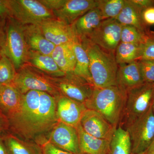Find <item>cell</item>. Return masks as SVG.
<instances>
[{"label":"cell","instance_id":"obj_1","mask_svg":"<svg viewBox=\"0 0 154 154\" xmlns=\"http://www.w3.org/2000/svg\"><path fill=\"white\" fill-rule=\"evenodd\" d=\"M8 119L15 134L25 140H35L58 122L56 99L46 92L29 91L23 94L19 110Z\"/></svg>","mask_w":154,"mask_h":154},{"label":"cell","instance_id":"obj_2","mask_svg":"<svg viewBox=\"0 0 154 154\" xmlns=\"http://www.w3.org/2000/svg\"><path fill=\"white\" fill-rule=\"evenodd\" d=\"M86 51L90 60V70L94 87L116 86L118 65L115 54L108 52L87 39L79 42Z\"/></svg>","mask_w":154,"mask_h":154},{"label":"cell","instance_id":"obj_3","mask_svg":"<svg viewBox=\"0 0 154 154\" xmlns=\"http://www.w3.org/2000/svg\"><path fill=\"white\" fill-rule=\"evenodd\" d=\"M127 93L117 86L95 87L86 102L87 109L100 113L110 124L117 127L120 123L126 102Z\"/></svg>","mask_w":154,"mask_h":154},{"label":"cell","instance_id":"obj_4","mask_svg":"<svg viewBox=\"0 0 154 154\" xmlns=\"http://www.w3.org/2000/svg\"><path fill=\"white\" fill-rule=\"evenodd\" d=\"M12 85L23 95L32 91L46 92L55 99L61 95L53 77L28 63L17 71Z\"/></svg>","mask_w":154,"mask_h":154},{"label":"cell","instance_id":"obj_5","mask_svg":"<svg viewBox=\"0 0 154 154\" xmlns=\"http://www.w3.org/2000/svg\"><path fill=\"white\" fill-rule=\"evenodd\" d=\"M154 84L144 83L127 93L126 102L119 125L125 127L152 106Z\"/></svg>","mask_w":154,"mask_h":154},{"label":"cell","instance_id":"obj_6","mask_svg":"<svg viewBox=\"0 0 154 154\" xmlns=\"http://www.w3.org/2000/svg\"><path fill=\"white\" fill-rule=\"evenodd\" d=\"M28 51L23 25L13 17L7 18L5 54L12 61L17 72L26 63Z\"/></svg>","mask_w":154,"mask_h":154},{"label":"cell","instance_id":"obj_7","mask_svg":"<svg viewBox=\"0 0 154 154\" xmlns=\"http://www.w3.org/2000/svg\"><path fill=\"white\" fill-rule=\"evenodd\" d=\"M11 17L22 25H39L49 19H56L52 11L38 0H8Z\"/></svg>","mask_w":154,"mask_h":154},{"label":"cell","instance_id":"obj_8","mask_svg":"<svg viewBox=\"0 0 154 154\" xmlns=\"http://www.w3.org/2000/svg\"><path fill=\"white\" fill-rule=\"evenodd\" d=\"M132 154H144L154 138V113L152 107L146 112L127 125Z\"/></svg>","mask_w":154,"mask_h":154},{"label":"cell","instance_id":"obj_9","mask_svg":"<svg viewBox=\"0 0 154 154\" xmlns=\"http://www.w3.org/2000/svg\"><path fill=\"white\" fill-rule=\"evenodd\" d=\"M53 78L62 95L85 105L91 98L95 88L73 72L62 77Z\"/></svg>","mask_w":154,"mask_h":154},{"label":"cell","instance_id":"obj_10","mask_svg":"<svg viewBox=\"0 0 154 154\" xmlns=\"http://www.w3.org/2000/svg\"><path fill=\"white\" fill-rule=\"evenodd\" d=\"M122 28V25L115 19H104L88 38L85 39L106 51L115 54L116 49L121 42Z\"/></svg>","mask_w":154,"mask_h":154},{"label":"cell","instance_id":"obj_11","mask_svg":"<svg viewBox=\"0 0 154 154\" xmlns=\"http://www.w3.org/2000/svg\"><path fill=\"white\" fill-rule=\"evenodd\" d=\"M49 132L47 138L54 145L73 154H83L77 128L58 122Z\"/></svg>","mask_w":154,"mask_h":154},{"label":"cell","instance_id":"obj_12","mask_svg":"<svg viewBox=\"0 0 154 154\" xmlns=\"http://www.w3.org/2000/svg\"><path fill=\"white\" fill-rule=\"evenodd\" d=\"M83 130L91 136L110 140L117 127L110 124L100 113L87 109L83 113L80 122Z\"/></svg>","mask_w":154,"mask_h":154},{"label":"cell","instance_id":"obj_13","mask_svg":"<svg viewBox=\"0 0 154 154\" xmlns=\"http://www.w3.org/2000/svg\"><path fill=\"white\" fill-rule=\"evenodd\" d=\"M38 25L45 38L55 46L73 44L78 41L71 25L60 20L49 19Z\"/></svg>","mask_w":154,"mask_h":154},{"label":"cell","instance_id":"obj_14","mask_svg":"<svg viewBox=\"0 0 154 154\" xmlns=\"http://www.w3.org/2000/svg\"><path fill=\"white\" fill-rule=\"evenodd\" d=\"M56 99L59 122L77 128L80 124L83 113L87 109L85 105L62 94Z\"/></svg>","mask_w":154,"mask_h":154},{"label":"cell","instance_id":"obj_15","mask_svg":"<svg viewBox=\"0 0 154 154\" xmlns=\"http://www.w3.org/2000/svg\"><path fill=\"white\" fill-rule=\"evenodd\" d=\"M96 7V0H66L61 8L53 13L56 19L71 25Z\"/></svg>","mask_w":154,"mask_h":154},{"label":"cell","instance_id":"obj_16","mask_svg":"<svg viewBox=\"0 0 154 154\" xmlns=\"http://www.w3.org/2000/svg\"><path fill=\"white\" fill-rule=\"evenodd\" d=\"M23 29L29 50L51 55L56 46L45 38L39 25H23Z\"/></svg>","mask_w":154,"mask_h":154},{"label":"cell","instance_id":"obj_17","mask_svg":"<svg viewBox=\"0 0 154 154\" xmlns=\"http://www.w3.org/2000/svg\"><path fill=\"white\" fill-rule=\"evenodd\" d=\"M145 83L138 61L119 66L116 75V86L127 93Z\"/></svg>","mask_w":154,"mask_h":154},{"label":"cell","instance_id":"obj_18","mask_svg":"<svg viewBox=\"0 0 154 154\" xmlns=\"http://www.w3.org/2000/svg\"><path fill=\"white\" fill-rule=\"evenodd\" d=\"M104 19L97 8L77 19L71 26L78 42L88 38Z\"/></svg>","mask_w":154,"mask_h":154},{"label":"cell","instance_id":"obj_19","mask_svg":"<svg viewBox=\"0 0 154 154\" xmlns=\"http://www.w3.org/2000/svg\"><path fill=\"white\" fill-rule=\"evenodd\" d=\"M22 96L23 94L12 84L2 85L0 91V110L8 119L19 110Z\"/></svg>","mask_w":154,"mask_h":154},{"label":"cell","instance_id":"obj_20","mask_svg":"<svg viewBox=\"0 0 154 154\" xmlns=\"http://www.w3.org/2000/svg\"><path fill=\"white\" fill-rule=\"evenodd\" d=\"M81 151L83 154H108L110 140L94 137L88 134L81 125L77 127Z\"/></svg>","mask_w":154,"mask_h":154},{"label":"cell","instance_id":"obj_21","mask_svg":"<svg viewBox=\"0 0 154 154\" xmlns=\"http://www.w3.org/2000/svg\"><path fill=\"white\" fill-rule=\"evenodd\" d=\"M26 63L51 77H62L66 74L61 70L51 55L29 50Z\"/></svg>","mask_w":154,"mask_h":154},{"label":"cell","instance_id":"obj_22","mask_svg":"<svg viewBox=\"0 0 154 154\" xmlns=\"http://www.w3.org/2000/svg\"><path fill=\"white\" fill-rule=\"evenodd\" d=\"M142 11L130 2L125 0L124 7L116 18L122 25H130L137 28L143 34L147 35L146 25L143 21Z\"/></svg>","mask_w":154,"mask_h":154},{"label":"cell","instance_id":"obj_23","mask_svg":"<svg viewBox=\"0 0 154 154\" xmlns=\"http://www.w3.org/2000/svg\"><path fill=\"white\" fill-rule=\"evenodd\" d=\"M73 44L56 46L51 56L61 70L65 74L73 72L76 64V57Z\"/></svg>","mask_w":154,"mask_h":154},{"label":"cell","instance_id":"obj_24","mask_svg":"<svg viewBox=\"0 0 154 154\" xmlns=\"http://www.w3.org/2000/svg\"><path fill=\"white\" fill-rule=\"evenodd\" d=\"M2 137L10 154H41L40 147L36 143L21 139L11 134Z\"/></svg>","mask_w":154,"mask_h":154},{"label":"cell","instance_id":"obj_25","mask_svg":"<svg viewBox=\"0 0 154 154\" xmlns=\"http://www.w3.org/2000/svg\"><path fill=\"white\" fill-rule=\"evenodd\" d=\"M108 154H132L129 135L127 131L120 125H119L113 132Z\"/></svg>","mask_w":154,"mask_h":154},{"label":"cell","instance_id":"obj_26","mask_svg":"<svg viewBox=\"0 0 154 154\" xmlns=\"http://www.w3.org/2000/svg\"><path fill=\"white\" fill-rule=\"evenodd\" d=\"M141 52V44L120 42L115 52L116 60L118 66L139 60Z\"/></svg>","mask_w":154,"mask_h":154},{"label":"cell","instance_id":"obj_27","mask_svg":"<svg viewBox=\"0 0 154 154\" xmlns=\"http://www.w3.org/2000/svg\"><path fill=\"white\" fill-rule=\"evenodd\" d=\"M73 47L76 57L73 72L94 86L90 72V60L86 51L78 41L74 43Z\"/></svg>","mask_w":154,"mask_h":154},{"label":"cell","instance_id":"obj_28","mask_svg":"<svg viewBox=\"0 0 154 154\" xmlns=\"http://www.w3.org/2000/svg\"><path fill=\"white\" fill-rule=\"evenodd\" d=\"M97 7L104 19H116L123 8L125 0H96Z\"/></svg>","mask_w":154,"mask_h":154},{"label":"cell","instance_id":"obj_29","mask_svg":"<svg viewBox=\"0 0 154 154\" xmlns=\"http://www.w3.org/2000/svg\"><path fill=\"white\" fill-rule=\"evenodd\" d=\"M17 74L14 63L7 56L0 58V84L2 85L13 84Z\"/></svg>","mask_w":154,"mask_h":154},{"label":"cell","instance_id":"obj_30","mask_svg":"<svg viewBox=\"0 0 154 154\" xmlns=\"http://www.w3.org/2000/svg\"><path fill=\"white\" fill-rule=\"evenodd\" d=\"M147 35L142 33L134 26L122 25L120 42L141 44Z\"/></svg>","mask_w":154,"mask_h":154},{"label":"cell","instance_id":"obj_31","mask_svg":"<svg viewBox=\"0 0 154 154\" xmlns=\"http://www.w3.org/2000/svg\"><path fill=\"white\" fill-rule=\"evenodd\" d=\"M34 141L40 147L41 154H73L54 145L43 136L37 138Z\"/></svg>","mask_w":154,"mask_h":154},{"label":"cell","instance_id":"obj_32","mask_svg":"<svg viewBox=\"0 0 154 154\" xmlns=\"http://www.w3.org/2000/svg\"><path fill=\"white\" fill-rule=\"evenodd\" d=\"M145 82L154 84V60H138Z\"/></svg>","mask_w":154,"mask_h":154},{"label":"cell","instance_id":"obj_33","mask_svg":"<svg viewBox=\"0 0 154 154\" xmlns=\"http://www.w3.org/2000/svg\"><path fill=\"white\" fill-rule=\"evenodd\" d=\"M140 60H154V36H146L141 44Z\"/></svg>","mask_w":154,"mask_h":154},{"label":"cell","instance_id":"obj_34","mask_svg":"<svg viewBox=\"0 0 154 154\" xmlns=\"http://www.w3.org/2000/svg\"><path fill=\"white\" fill-rule=\"evenodd\" d=\"M46 8L54 12L61 8L66 2V0H38Z\"/></svg>","mask_w":154,"mask_h":154},{"label":"cell","instance_id":"obj_35","mask_svg":"<svg viewBox=\"0 0 154 154\" xmlns=\"http://www.w3.org/2000/svg\"><path fill=\"white\" fill-rule=\"evenodd\" d=\"M141 16L145 25H154V6L143 10L142 11Z\"/></svg>","mask_w":154,"mask_h":154},{"label":"cell","instance_id":"obj_36","mask_svg":"<svg viewBox=\"0 0 154 154\" xmlns=\"http://www.w3.org/2000/svg\"><path fill=\"white\" fill-rule=\"evenodd\" d=\"M6 20L0 19V58L5 54Z\"/></svg>","mask_w":154,"mask_h":154},{"label":"cell","instance_id":"obj_37","mask_svg":"<svg viewBox=\"0 0 154 154\" xmlns=\"http://www.w3.org/2000/svg\"><path fill=\"white\" fill-rule=\"evenodd\" d=\"M11 17L8 0H0V19L6 20Z\"/></svg>","mask_w":154,"mask_h":154},{"label":"cell","instance_id":"obj_38","mask_svg":"<svg viewBox=\"0 0 154 154\" xmlns=\"http://www.w3.org/2000/svg\"><path fill=\"white\" fill-rule=\"evenodd\" d=\"M129 1L142 11L144 9L154 6V1L152 0H129Z\"/></svg>","mask_w":154,"mask_h":154},{"label":"cell","instance_id":"obj_39","mask_svg":"<svg viewBox=\"0 0 154 154\" xmlns=\"http://www.w3.org/2000/svg\"><path fill=\"white\" fill-rule=\"evenodd\" d=\"M10 128L8 117L0 110V134Z\"/></svg>","mask_w":154,"mask_h":154},{"label":"cell","instance_id":"obj_40","mask_svg":"<svg viewBox=\"0 0 154 154\" xmlns=\"http://www.w3.org/2000/svg\"><path fill=\"white\" fill-rule=\"evenodd\" d=\"M0 154H10L5 141L2 137H0Z\"/></svg>","mask_w":154,"mask_h":154},{"label":"cell","instance_id":"obj_41","mask_svg":"<svg viewBox=\"0 0 154 154\" xmlns=\"http://www.w3.org/2000/svg\"><path fill=\"white\" fill-rule=\"evenodd\" d=\"M144 154H154V138L149 148Z\"/></svg>","mask_w":154,"mask_h":154},{"label":"cell","instance_id":"obj_42","mask_svg":"<svg viewBox=\"0 0 154 154\" xmlns=\"http://www.w3.org/2000/svg\"><path fill=\"white\" fill-rule=\"evenodd\" d=\"M152 108L153 111V113H154V96L153 99V102L152 106Z\"/></svg>","mask_w":154,"mask_h":154},{"label":"cell","instance_id":"obj_43","mask_svg":"<svg viewBox=\"0 0 154 154\" xmlns=\"http://www.w3.org/2000/svg\"><path fill=\"white\" fill-rule=\"evenodd\" d=\"M2 84H0V91H1V89H2Z\"/></svg>","mask_w":154,"mask_h":154}]
</instances>
